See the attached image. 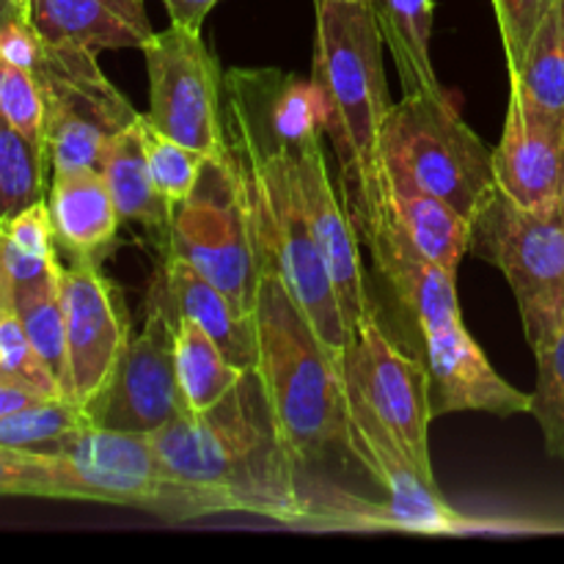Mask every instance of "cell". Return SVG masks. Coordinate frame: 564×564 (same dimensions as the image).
Wrapping results in <instances>:
<instances>
[{"instance_id":"cell-13","label":"cell","mask_w":564,"mask_h":564,"mask_svg":"<svg viewBox=\"0 0 564 564\" xmlns=\"http://www.w3.org/2000/svg\"><path fill=\"white\" fill-rule=\"evenodd\" d=\"M347 419H350L352 457L369 471V477L386 494L391 523L397 532L416 534H457L471 523L463 518L441 494L438 482L419 471L383 419L345 380Z\"/></svg>"},{"instance_id":"cell-8","label":"cell","mask_w":564,"mask_h":564,"mask_svg":"<svg viewBox=\"0 0 564 564\" xmlns=\"http://www.w3.org/2000/svg\"><path fill=\"white\" fill-rule=\"evenodd\" d=\"M163 253L185 259L204 279L231 295L237 306L253 314L262 268L229 154L209 158L191 196L174 204V224Z\"/></svg>"},{"instance_id":"cell-17","label":"cell","mask_w":564,"mask_h":564,"mask_svg":"<svg viewBox=\"0 0 564 564\" xmlns=\"http://www.w3.org/2000/svg\"><path fill=\"white\" fill-rule=\"evenodd\" d=\"M496 187L532 213H560L564 185V121L527 113L510 94L505 132L494 149Z\"/></svg>"},{"instance_id":"cell-36","label":"cell","mask_w":564,"mask_h":564,"mask_svg":"<svg viewBox=\"0 0 564 564\" xmlns=\"http://www.w3.org/2000/svg\"><path fill=\"white\" fill-rule=\"evenodd\" d=\"M42 50L44 39L39 36V31L33 28L31 17L14 20L11 25H6L3 31H0V58L9 61V64L33 72L39 58H42Z\"/></svg>"},{"instance_id":"cell-42","label":"cell","mask_w":564,"mask_h":564,"mask_svg":"<svg viewBox=\"0 0 564 564\" xmlns=\"http://www.w3.org/2000/svg\"><path fill=\"white\" fill-rule=\"evenodd\" d=\"M28 3H31V0H28Z\"/></svg>"},{"instance_id":"cell-21","label":"cell","mask_w":564,"mask_h":564,"mask_svg":"<svg viewBox=\"0 0 564 564\" xmlns=\"http://www.w3.org/2000/svg\"><path fill=\"white\" fill-rule=\"evenodd\" d=\"M28 17L47 44L88 50H143L154 36L143 0H31Z\"/></svg>"},{"instance_id":"cell-27","label":"cell","mask_w":564,"mask_h":564,"mask_svg":"<svg viewBox=\"0 0 564 564\" xmlns=\"http://www.w3.org/2000/svg\"><path fill=\"white\" fill-rule=\"evenodd\" d=\"M83 405L69 397H44L0 419V446L61 455L88 427Z\"/></svg>"},{"instance_id":"cell-38","label":"cell","mask_w":564,"mask_h":564,"mask_svg":"<svg viewBox=\"0 0 564 564\" xmlns=\"http://www.w3.org/2000/svg\"><path fill=\"white\" fill-rule=\"evenodd\" d=\"M44 397L47 394H42V391L31 389V386L17 383V380L0 375V419L9 416V413H14V411H20V408L31 405V402L44 400Z\"/></svg>"},{"instance_id":"cell-28","label":"cell","mask_w":564,"mask_h":564,"mask_svg":"<svg viewBox=\"0 0 564 564\" xmlns=\"http://www.w3.org/2000/svg\"><path fill=\"white\" fill-rule=\"evenodd\" d=\"M64 264V262H61ZM14 312L44 367L69 397V356H66V317L61 301V268L39 284L14 290Z\"/></svg>"},{"instance_id":"cell-24","label":"cell","mask_w":564,"mask_h":564,"mask_svg":"<svg viewBox=\"0 0 564 564\" xmlns=\"http://www.w3.org/2000/svg\"><path fill=\"white\" fill-rule=\"evenodd\" d=\"M510 94L527 113L564 121V0L551 6L510 72Z\"/></svg>"},{"instance_id":"cell-1","label":"cell","mask_w":564,"mask_h":564,"mask_svg":"<svg viewBox=\"0 0 564 564\" xmlns=\"http://www.w3.org/2000/svg\"><path fill=\"white\" fill-rule=\"evenodd\" d=\"M229 160L240 180L262 279L284 281L325 345L341 356L347 325L314 242L290 135L270 102V69L224 75Z\"/></svg>"},{"instance_id":"cell-29","label":"cell","mask_w":564,"mask_h":564,"mask_svg":"<svg viewBox=\"0 0 564 564\" xmlns=\"http://www.w3.org/2000/svg\"><path fill=\"white\" fill-rule=\"evenodd\" d=\"M50 158L0 113V220L47 198Z\"/></svg>"},{"instance_id":"cell-25","label":"cell","mask_w":564,"mask_h":564,"mask_svg":"<svg viewBox=\"0 0 564 564\" xmlns=\"http://www.w3.org/2000/svg\"><path fill=\"white\" fill-rule=\"evenodd\" d=\"M389 202L397 220L427 262L457 273L471 240V220L430 193L389 185Z\"/></svg>"},{"instance_id":"cell-11","label":"cell","mask_w":564,"mask_h":564,"mask_svg":"<svg viewBox=\"0 0 564 564\" xmlns=\"http://www.w3.org/2000/svg\"><path fill=\"white\" fill-rule=\"evenodd\" d=\"M176 319L160 286L152 284L147 323L130 336L108 383L83 408L94 427L152 435L191 411L176 378Z\"/></svg>"},{"instance_id":"cell-18","label":"cell","mask_w":564,"mask_h":564,"mask_svg":"<svg viewBox=\"0 0 564 564\" xmlns=\"http://www.w3.org/2000/svg\"><path fill=\"white\" fill-rule=\"evenodd\" d=\"M47 209L58 253L69 264H99L119 246V226L124 224L116 209L99 169L53 171L47 187Z\"/></svg>"},{"instance_id":"cell-3","label":"cell","mask_w":564,"mask_h":564,"mask_svg":"<svg viewBox=\"0 0 564 564\" xmlns=\"http://www.w3.org/2000/svg\"><path fill=\"white\" fill-rule=\"evenodd\" d=\"M312 83L323 102V127L339 160L341 198L358 237L391 209L380 163V132L394 102L383 66V36L369 0H314Z\"/></svg>"},{"instance_id":"cell-5","label":"cell","mask_w":564,"mask_h":564,"mask_svg":"<svg viewBox=\"0 0 564 564\" xmlns=\"http://www.w3.org/2000/svg\"><path fill=\"white\" fill-rule=\"evenodd\" d=\"M386 185L416 187L471 220L496 187L494 149L449 94H413L389 108L380 132Z\"/></svg>"},{"instance_id":"cell-16","label":"cell","mask_w":564,"mask_h":564,"mask_svg":"<svg viewBox=\"0 0 564 564\" xmlns=\"http://www.w3.org/2000/svg\"><path fill=\"white\" fill-rule=\"evenodd\" d=\"M422 339L435 416L490 413L507 419L532 413V394H523L496 372L463 317L422 330Z\"/></svg>"},{"instance_id":"cell-40","label":"cell","mask_w":564,"mask_h":564,"mask_svg":"<svg viewBox=\"0 0 564 564\" xmlns=\"http://www.w3.org/2000/svg\"><path fill=\"white\" fill-rule=\"evenodd\" d=\"M6 306H14V290H11V281L9 275H6L3 262H0V312H3Z\"/></svg>"},{"instance_id":"cell-23","label":"cell","mask_w":564,"mask_h":564,"mask_svg":"<svg viewBox=\"0 0 564 564\" xmlns=\"http://www.w3.org/2000/svg\"><path fill=\"white\" fill-rule=\"evenodd\" d=\"M383 44L394 55L402 97L446 94L430 58L433 0H369Z\"/></svg>"},{"instance_id":"cell-2","label":"cell","mask_w":564,"mask_h":564,"mask_svg":"<svg viewBox=\"0 0 564 564\" xmlns=\"http://www.w3.org/2000/svg\"><path fill=\"white\" fill-rule=\"evenodd\" d=\"M149 438L176 479L220 494L231 512L308 527L303 474L281 435L259 369H246L218 405L185 411Z\"/></svg>"},{"instance_id":"cell-31","label":"cell","mask_w":564,"mask_h":564,"mask_svg":"<svg viewBox=\"0 0 564 564\" xmlns=\"http://www.w3.org/2000/svg\"><path fill=\"white\" fill-rule=\"evenodd\" d=\"M141 135H143V152H147L149 169H152L154 182H158L160 191L169 196L171 204L185 202L187 196L196 187L198 176H202L204 163L209 158L193 152L185 143L174 141V138L163 135V132L154 130L141 113Z\"/></svg>"},{"instance_id":"cell-39","label":"cell","mask_w":564,"mask_h":564,"mask_svg":"<svg viewBox=\"0 0 564 564\" xmlns=\"http://www.w3.org/2000/svg\"><path fill=\"white\" fill-rule=\"evenodd\" d=\"M22 17H28V0H0V31Z\"/></svg>"},{"instance_id":"cell-20","label":"cell","mask_w":564,"mask_h":564,"mask_svg":"<svg viewBox=\"0 0 564 564\" xmlns=\"http://www.w3.org/2000/svg\"><path fill=\"white\" fill-rule=\"evenodd\" d=\"M163 297L169 301L176 317H187L209 334V339L226 352L235 367H259V336L257 317L237 306L231 295L204 279L196 268L174 253H163L160 273L154 275Z\"/></svg>"},{"instance_id":"cell-22","label":"cell","mask_w":564,"mask_h":564,"mask_svg":"<svg viewBox=\"0 0 564 564\" xmlns=\"http://www.w3.org/2000/svg\"><path fill=\"white\" fill-rule=\"evenodd\" d=\"M97 169L102 171L105 182H108V191L113 196L121 220L143 226L163 253L169 248L171 224H174V204L160 191L152 169H149L147 152H143L141 116H138L135 124L110 138Z\"/></svg>"},{"instance_id":"cell-19","label":"cell","mask_w":564,"mask_h":564,"mask_svg":"<svg viewBox=\"0 0 564 564\" xmlns=\"http://www.w3.org/2000/svg\"><path fill=\"white\" fill-rule=\"evenodd\" d=\"M364 246L372 251L375 268L391 284L402 306L416 319L419 330L460 319V297H457V273L427 262L413 246L411 237L397 220L394 207L378 220L372 231L364 237Z\"/></svg>"},{"instance_id":"cell-41","label":"cell","mask_w":564,"mask_h":564,"mask_svg":"<svg viewBox=\"0 0 564 564\" xmlns=\"http://www.w3.org/2000/svg\"><path fill=\"white\" fill-rule=\"evenodd\" d=\"M560 213H562V218H564V185H562V202H560Z\"/></svg>"},{"instance_id":"cell-15","label":"cell","mask_w":564,"mask_h":564,"mask_svg":"<svg viewBox=\"0 0 564 564\" xmlns=\"http://www.w3.org/2000/svg\"><path fill=\"white\" fill-rule=\"evenodd\" d=\"M61 301L66 317L69 400L86 408L113 372L130 341V312L119 286L99 264H61Z\"/></svg>"},{"instance_id":"cell-30","label":"cell","mask_w":564,"mask_h":564,"mask_svg":"<svg viewBox=\"0 0 564 564\" xmlns=\"http://www.w3.org/2000/svg\"><path fill=\"white\" fill-rule=\"evenodd\" d=\"M538 389L532 394V416L543 430L545 452L564 463V328L554 341L534 352Z\"/></svg>"},{"instance_id":"cell-33","label":"cell","mask_w":564,"mask_h":564,"mask_svg":"<svg viewBox=\"0 0 564 564\" xmlns=\"http://www.w3.org/2000/svg\"><path fill=\"white\" fill-rule=\"evenodd\" d=\"M0 375L17 380V383L31 386V389L42 391L47 397H66L61 391L58 380L53 378V372L44 367L36 347L28 339L14 306H6L0 312Z\"/></svg>"},{"instance_id":"cell-7","label":"cell","mask_w":564,"mask_h":564,"mask_svg":"<svg viewBox=\"0 0 564 564\" xmlns=\"http://www.w3.org/2000/svg\"><path fill=\"white\" fill-rule=\"evenodd\" d=\"M468 253L505 273L534 352L564 328V218L532 213L494 187L471 218Z\"/></svg>"},{"instance_id":"cell-6","label":"cell","mask_w":564,"mask_h":564,"mask_svg":"<svg viewBox=\"0 0 564 564\" xmlns=\"http://www.w3.org/2000/svg\"><path fill=\"white\" fill-rule=\"evenodd\" d=\"M58 457L66 501L135 507L165 523L231 512L220 494L182 482L169 471L143 433L88 424Z\"/></svg>"},{"instance_id":"cell-37","label":"cell","mask_w":564,"mask_h":564,"mask_svg":"<svg viewBox=\"0 0 564 564\" xmlns=\"http://www.w3.org/2000/svg\"><path fill=\"white\" fill-rule=\"evenodd\" d=\"M220 0H163L171 25H182L187 31H202L204 20Z\"/></svg>"},{"instance_id":"cell-34","label":"cell","mask_w":564,"mask_h":564,"mask_svg":"<svg viewBox=\"0 0 564 564\" xmlns=\"http://www.w3.org/2000/svg\"><path fill=\"white\" fill-rule=\"evenodd\" d=\"M0 113L28 141L47 152V147H44V94L36 72L22 69V66L0 58Z\"/></svg>"},{"instance_id":"cell-32","label":"cell","mask_w":564,"mask_h":564,"mask_svg":"<svg viewBox=\"0 0 564 564\" xmlns=\"http://www.w3.org/2000/svg\"><path fill=\"white\" fill-rule=\"evenodd\" d=\"M0 496L66 501L58 457L0 446Z\"/></svg>"},{"instance_id":"cell-4","label":"cell","mask_w":564,"mask_h":564,"mask_svg":"<svg viewBox=\"0 0 564 564\" xmlns=\"http://www.w3.org/2000/svg\"><path fill=\"white\" fill-rule=\"evenodd\" d=\"M253 317L257 369L301 474L336 457H352L339 352L325 345L284 281L262 279Z\"/></svg>"},{"instance_id":"cell-12","label":"cell","mask_w":564,"mask_h":564,"mask_svg":"<svg viewBox=\"0 0 564 564\" xmlns=\"http://www.w3.org/2000/svg\"><path fill=\"white\" fill-rule=\"evenodd\" d=\"M341 378L372 405L400 438L419 471L435 479L430 463V422L435 419L427 364L402 352L380 328L378 317L350 334L339 356Z\"/></svg>"},{"instance_id":"cell-10","label":"cell","mask_w":564,"mask_h":564,"mask_svg":"<svg viewBox=\"0 0 564 564\" xmlns=\"http://www.w3.org/2000/svg\"><path fill=\"white\" fill-rule=\"evenodd\" d=\"M149 75V110L143 119L163 135L204 158H226V88L218 58L202 31L169 25L143 47Z\"/></svg>"},{"instance_id":"cell-26","label":"cell","mask_w":564,"mask_h":564,"mask_svg":"<svg viewBox=\"0 0 564 564\" xmlns=\"http://www.w3.org/2000/svg\"><path fill=\"white\" fill-rule=\"evenodd\" d=\"M176 378H180L182 394H185L191 411H207L218 405L237 383L246 369L235 367L226 352L209 339L204 328L193 319H176Z\"/></svg>"},{"instance_id":"cell-9","label":"cell","mask_w":564,"mask_h":564,"mask_svg":"<svg viewBox=\"0 0 564 564\" xmlns=\"http://www.w3.org/2000/svg\"><path fill=\"white\" fill-rule=\"evenodd\" d=\"M33 72L44 94L50 171L97 169L110 138L135 124L141 116L88 50L44 42Z\"/></svg>"},{"instance_id":"cell-14","label":"cell","mask_w":564,"mask_h":564,"mask_svg":"<svg viewBox=\"0 0 564 564\" xmlns=\"http://www.w3.org/2000/svg\"><path fill=\"white\" fill-rule=\"evenodd\" d=\"M323 135L325 130H308L303 135L290 138V147L314 242H317L330 284L339 297L347 334H356L364 323L375 317V306L369 301L367 281H364L361 251H358L361 237H358L356 224L347 213L345 198L336 193L334 180L328 174Z\"/></svg>"},{"instance_id":"cell-35","label":"cell","mask_w":564,"mask_h":564,"mask_svg":"<svg viewBox=\"0 0 564 564\" xmlns=\"http://www.w3.org/2000/svg\"><path fill=\"white\" fill-rule=\"evenodd\" d=\"M556 0H494L496 20H499L501 44H505L507 69H516L532 42L534 31L549 14Z\"/></svg>"}]
</instances>
